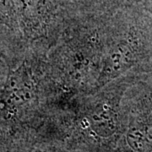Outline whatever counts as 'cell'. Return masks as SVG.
<instances>
[{"instance_id":"6da1fadb","label":"cell","mask_w":152,"mask_h":152,"mask_svg":"<svg viewBox=\"0 0 152 152\" xmlns=\"http://www.w3.org/2000/svg\"><path fill=\"white\" fill-rule=\"evenodd\" d=\"M0 78H1V77H0Z\"/></svg>"}]
</instances>
